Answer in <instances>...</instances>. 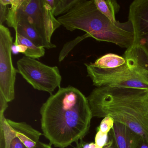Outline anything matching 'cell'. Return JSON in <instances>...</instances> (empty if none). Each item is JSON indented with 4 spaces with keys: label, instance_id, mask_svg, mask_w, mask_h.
<instances>
[{
    "label": "cell",
    "instance_id": "7c38bea8",
    "mask_svg": "<svg viewBox=\"0 0 148 148\" xmlns=\"http://www.w3.org/2000/svg\"><path fill=\"white\" fill-rule=\"evenodd\" d=\"M98 10L112 22L115 23L116 15L120 10V6L115 0H94Z\"/></svg>",
    "mask_w": 148,
    "mask_h": 148
},
{
    "label": "cell",
    "instance_id": "7a4b0ae2",
    "mask_svg": "<svg viewBox=\"0 0 148 148\" xmlns=\"http://www.w3.org/2000/svg\"><path fill=\"white\" fill-rule=\"evenodd\" d=\"M87 99L92 117H111L148 139V90L101 86Z\"/></svg>",
    "mask_w": 148,
    "mask_h": 148
},
{
    "label": "cell",
    "instance_id": "44dd1931",
    "mask_svg": "<svg viewBox=\"0 0 148 148\" xmlns=\"http://www.w3.org/2000/svg\"><path fill=\"white\" fill-rule=\"evenodd\" d=\"M136 148H148V139L143 137L139 136Z\"/></svg>",
    "mask_w": 148,
    "mask_h": 148
},
{
    "label": "cell",
    "instance_id": "3957f363",
    "mask_svg": "<svg viewBox=\"0 0 148 148\" xmlns=\"http://www.w3.org/2000/svg\"><path fill=\"white\" fill-rule=\"evenodd\" d=\"M66 30H80L99 41L111 43L129 49L134 40L131 22H112L96 7L94 0H79L67 13L57 18Z\"/></svg>",
    "mask_w": 148,
    "mask_h": 148
},
{
    "label": "cell",
    "instance_id": "2e32d148",
    "mask_svg": "<svg viewBox=\"0 0 148 148\" xmlns=\"http://www.w3.org/2000/svg\"><path fill=\"white\" fill-rule=\"evenodd\" d=\"M90 38L89 34H86L82 36H79L77 38H76L74 40H72L70 42L64 45V47L62 48L59 55L58 60L60 63L62 62L65 58L67 56V54L69 53L72 50L73 48L77 45L80 41L83 40L84 39Z\"/></svg>",
    "mask_w": 148,
    "mask_h": 148
},
{
    "label": "cell",
    "instance_id": "52a82bcc",
    "mask_svg": "<svg viewBox=\"0 0 148 148\" xmlns=\"http://www.w3.org/2000/svg\"><path fill=\"white\" fill-rule=\"evenodd\" d=\"M17 65L18 73L35 90L52 95L60 87L62 77L57 66L47 65L25 56L18 60Z\"/></svg>",
    "mask_w": 148,
    "mask_h": 148
},
{
    "label": "cell",
    "instance_id": "4fadbf2b",
    "mask_svg": "<svg viewBox=\"0 0 148 148\" xmlns=\"http://www.w3.org/2000/svg\"><path fill=\"white\" fill-rule=\"evenodd\" d=\"M21 45L27 47V51L24 55L32 58H39L44 57L45 54V48L35 45L32 41L19 34H15V40L14 45Z\"/></svg>",
    "mask_w": 148,
    "mask_h": 148
},
{
    "label": "cell",
    "instance_id": "277c9868",
    "mask_svg": "<svg viewBox=\"0 0 148 148\" xmlns=\"http://www.w3.org/2000/svg\"><path fill=\"white\" fill-rule=\"evenodd\" d=\"M10 5L6 21L8 27L15 30L19 21H25L51 43L53 33L61 25L46 0H11Z\"/></svg>",
    "mask_w": 148,
    "mask_h": 148
},
{
    "label": "cell",
    "instance_id": "ac0fdd59",
    "mask_svg": "<svg viewBox=\"0 0 148 148\" xmlns=\"http://www.w3.org/2000/svg\"><path fill=\"white\" fill-rule=\"evenodd\" d=\"M109 140L108 134L103 133L98 130L95 136V144L99 147L103 148L107 144Z\"/></svg>",
    "mask_w": 148,
    "mask_h": 148
},
{
    "label": "cell",
    "instance_id": "ba28073f",
    "mask_svg": "<svg viewBox=\"0 0 148 148\" xmlns=\"http://www.w3.org/2000/svg\"><path fill=\"white\" fill-rule=\"evenodd\" d=\"M0 148H34L42 133L25 122H17L0 114Z\"/></svg>",
    "mask_w": 148,
    "mask_h": 148
},
{
    "label": "cell",
    "instance_id": "e0dca14e",
    "mask_svg": "<svg viewBox=\"0 0 148 148\" xmlns=\"http://www.w3.org/2000/svg\"><path fill=\"white\" fill-rule=\"evenodd\" d=\"M114 122V119L111 117L106 116L103 118L99 127L98 128V130L105 134H109L113 128Z\"/></svg>",
    "mask_w": 148,
    "mask_h": 148
},
{
    "label": "cell",
    "instance_id": "ffe728a7",
    "mask_svg": "<svg viewBox=\"0 0 148 148\" xmlns=\"http://www.w3.org/2000/svg\"><path fill=\"white\" fill-rule=\"evenodd\" d=\"M8 103L4 96L0 93V114H4L5 111L8 107Z\"/></svg>",
    "mask_w": 148,
    "mask_h": 148
},
{
    "label": "cell",
    "instance_id": "603a6c76",
    "mask_svg": "<svg viewBox=\"0 0 148 148\" xmlns=\"http://www.w3.org/2000/svg\"><path fill=\"white\" fill-rule=\"evenodd\" d=\"M34 148H52L50 145L39 142L37 143Z\"/></svg>",
    "mask_w": 148,
    "mask_h": 148
},
{
    "label": "cell",
    "instance_id": "5bb4252c",
    "mask_svg": "<svg viewBox=\"0 0 148 148\" xmlns=\"http://www.w3.org/2000/svg\"><path fill=\"white\" fill-rule=\"evenodd\" d=\"M126 61V59L123 57L110 53L99 58L92 64L98 68L113 69L123 65L125 64Z\"/></svg>",
    "mask_w": 148,
    "mask_h": 148
},
{
    "label": "cell",
    "instance_id": "30bf717a",
    "mask_svg": "<svg viewBox=\"0 0 148 148\" xmlns=\"http://www.w3.org/2000/svg\"><path fill=\"white\" fill-rule=\"evenodd\" d=\"M110 132L116 148H136L140 136L126 125L116 122Z\"/></svg>",
    "mask_w": 148,
    "mask_h": 148
},
{
    "label": "cell",
    "instance_id": "7402d4cb",
    "mask_svg": "<svg viewBox=\"0 0 148 148\" xmlns=\"http://www.w3.org/2000/svg\"><path fill=\"white\" fill-rule=\"evenodd\" d=\"M82 145L83 148H102L99 147L95 143H86L84 142L82 140Z\"/></svg>",
    "mask_w": 148,
    "mask_h": 148
},
{
    "label": "cell",
    "instance_id": "8992f818",
    "mask_svg": "<svg viewBox=\"0 0 148 148\" xmlns=\"http://www.w3.org/2000/svg\"><path fill=\"white\" fill-rule=\"evenodd\" d=\"M128 20L132 24L134 40L123 57L135 60L148 71V0H135L129 7Z\"/></svg>",
    "mask_w": 148,
    "mask_h": 148
},
{
    "label": "cell",
    "instance_id": "d6986e66",
    "mask_svg": "<svg viewBox=\"0 0 148 148\" xmlns=\"http://www.w3.org/2000/svg\"><path fill=\"white\" fill-rule=\"evenodd\" d=\"M8 5L0 3V25H3V23L6 21L9 9Z\"/></svg>",
    "mask_w": 148,
    "mask_h": 148
},
{
    "label": "cell",
    "instance_id": "8fae6325",
    "mask_svg": "<svg viewBox=\"0 0 148 148\" xmlns=\"http://www.w3.org/2000/svg\"><path fill=\"white\" fill-rule=\"evenodd\" d=\"M15 34L18 33L21 36L32 41L35 45L47 49L57 47L56 45L49 43L45 40L38 31L25 21H20L17 23Z\"/></svg>",
    "mask_w": 148,
    "mask_h": 148
},
{
    "label": "cell",
    "instance_id": "9a60e30c",
    "mask_svg": "<svg viewBox=\"0 0 148 148\" xmlns=\"http://www.w3.org/2000/svg\"><path fill=\"white\" fill-rule=\"evenodd\" d=\"M79 0H54V5L52 9L54 17L66 14L74 7Z\"/></svg>",
    "mask_w": 148,
    "mask_h": 148
},
{
    "label": "cell",
    "instance_id": "6da1fadb",
    "mask_svg": "<svg viewBox=\"0 0 148 148\" xmlns=\"http://www.w3.org/2000/svg\"><path fill=\"white\" fill-rule=\"evenodd\" d=\"M43 134L51 145L66 148L87 135L92 118L87 97L71 86L59 87L40 109Z\"/></svg>",
    "mask_w": 148,
    "mask_h": 148
},
{
    "label": "cell",
    "instance_id": "5b68a950",
    "mask_svg": "<svg viewBox=\"0 0 148 148\" xmlns=\"http://www.w3.org/2000/svg\"><path fill=\"white\" fill-rule=\"evenodd\" d=\"M126 59L124 64L113 69H102L85 64L93 85L148 90V71L135 60Z\"/></svg>",
    "mask_w": 148,
    "mask_h": 148
},
{
    "label": "cell",
    "instance_id": "d4e9b609",
    "mask_svg": "<svg viewBox=\"0 0 148 148\" xmlns=\"http://www.w3.org/2000/svg\"><path fill=\"white\" fill-rule=\"evenodd\" d=\"M82 141V140H81L76 143V145L74 148H83Z\"/></svg>",
    "mask_w": 148,
    "mask_h": 148
},
{
    "label": "cell",
    "instance_id": "9c48e42d",
    "mask_svg": "<svg viewBox=\"0 0 148 148\" xmlns=\"http://www.w3.org/2000/svg\"><path fill=\"white\" fill-rule=\"evenodd\" d=\"M13 38L9 29L0 25V93L7 101L15 98V81L18 71L12 59Z\"/></svg>",
    "mask_w": 148,
    "mask_h": 148
},
{
    "label": "cell",
    "instance_id": "cb8c5ba5",
    "mask_svg": "<svg viewBox=\"0 0 148 148\" xmlns=\"http://www.w3.org/2000/svg\"><path fill=\"white\" fill-rule=\"evenodd\" d=\"M103 148H116V147L112 139L110 138L107 144Z\"/></svg>",
    "mask_w": 148,
    "mask_h": 148
}]
</instances>
